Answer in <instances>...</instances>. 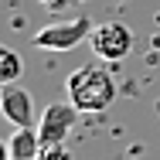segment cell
Masks as SVG:
<instances>
[{
    "label": "cell",
    "instance_id": "1",
    "mask_svg": "<svg viewBox=\"0 0 160 160\" xmlns=\"http://www.w3.org/2000/svg\"><path fill=\"white\" fill-rule=\"evenodd\" d=\"M68 89V102L78 109V112H102L112 106L116 99V82L106 68L99 65H85V68H75L65 82Z\"/></svg>",
    "mask_w": 160,
    "mask_h": 160
},
{
    "label": "cell",
    "instance_id": "2",
    "mask_svg": "<svg viewBox=\"0 0 160 160\" xmlns=\"http://www.w3.org/2000/svg\"><path fill=\"white\" fill-rule=\"evenodd\" d=\"M92 34V21L89 17H75V21H55L44 24L41 31L34 34V44L44 51H72L75 44H82Z\"/></svg>",
    "mask_w": 160,
    "mask_h": 160
},
{
    "label": "cell",
    "instance_id": "3",
    "mask_svg": "<svg viewBox=\"0 0 160 160\" xmlns=\"http://www.w3.org/2000/svg\"><path fill=\"white\" fill-rule=\"evenodd\" d=\"M89 44L102 62H119L133 51V31L119 21H106V24H96L92 34H89Z\"/></svg>",
    "mask_w": 160,
    "mask_h": 160
},
{
    "label": "cell",
    "instance_id": "4",
    "mask_svg": "<svg viewBox=\"0 0 160 160\" xmlns=\"http://www.w3.org/2000/svg\"><path fill=\"white\" fill-rule=\"evenodd\" d=\"M78 116L82 112L72 102H51L38 116V136H41V143H65L68 133H72V126L78 123Z\"/></svg>",
    "mask_w": 160,
    "mask_h": 160
},
{
    "label": "cell",
    "instance_id": "5",
    "mask_svg": "<svg viewBox=\"0 0 160 160\" xmlns=\"http://www.w3.org/2000/svg\"><path fill=\"white\" fill-rule=\"evenodd\" d=\"M0 112H3L7 123H14V129H21V126H38L34 99H31V92L21 89L17 82L3 85V92H0Z\"/></svg>",
    "mask_w": 160,
    "mask_h": 160
},
{
    "label": "cell",
    "instance_id": "6",
    "mask_svg": "<svg viewBox=\"0 0 160 160\" xmlns=\"http://www.w3.org/2000/svg\"><path fill=\"white\" fill-rule=\"evenodd\" d=\"M41 153V136H38V126H21L10 133L7 140V157H17V160H38Z\"/></svg>",
    "mask_w": 160,
    "mask_h": 160
},
{
    "label": "cell",
    "instance_id": "7",
    "mask_svg": "<svg viewBox=\"0 0 160 160\" xmlns=\"http://www.w3.org/2000/svg\"><path fill=\"white\" fill-rule=\"evenodd\" d=\"M21 72H24L21 55H17V51H10V48H0V82H3V85H10V82H17V78H21Z\"/></svg>",
    "mask_w": 160,
    "mask_h": 160
},
{
    "label": "cell",
    "instance_id": "8",
    "mask_svg": "<svg viewBox=\"0 0 160 160\" xmlns=\"http://www.w3.org/2000/svg\"><path fill=\"white\" fill-rule=\"evenodd\" d=\"M38 160H72V150L65 143H41Z\"/></svg>",
    "mask_w": 160,
    "mask_h": 160
},
{
    "label": "cell",
    "instance_id": "9",
    "mask_svg": "<svg viewBox=\"0 0 160 160\" xmlns=\"http://www.w3.org/2000/svg\"><path fill=\"white\" fill-rule=\"evenodd\" d=\"M44 10H51V14H62V10H68V7H75L78 0H38Z\"/></svg>",
    "mask_w": 160,
    "mask_h": 160
},
{
    "label": "cell",
    "instance_id": "10",
    "mask_svg": "<svg viewBox=\"0 0 160 160\" xmlns=\"http://www.w3.org/2000/svg\"><path fill=\"white\" fill-rule=\"evenodd\" d=\"M7 160H17V157H7Z\"/></svg>",
    "mask_w": 160,
    "mask_h": 160
}]
</instances>
